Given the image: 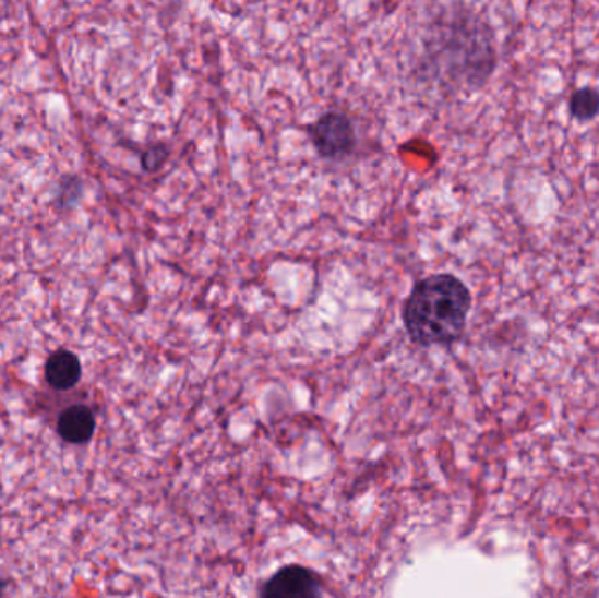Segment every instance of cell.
Instances as JSON below:
<instances>
[{
	"mask_svg": "<svg viewBox=\"0 0 599 598\" xmlns=\"http://www.w3.org/2000/svg\"><path fill=\"white\" fill-rule=\"evenodd\" d=\"M471 291L453 274H433L414 285L405 300L404 325L419 346H448L465 334Z\"/></svg>",
	"mask_w": 599,
	"mask_h": 598,
	"instance_id": "cell-1",
	"label": "cell"
},
{
	"mask_svg": "<svg viewBox=\"0 0 599 598\" xmlns=\"http://www.w3.org/2000/svg\"><path fill=\"white\" fill-rule=\"evenodd\" d=\"M95 416L86 406H72L60 416L58 432L72 444H83L94 435Z\"/></svg>",
	"mask_w": 599,
	"mask_h": 598,
	"instance_id": "cell-4",
	"label": "cell"
},
{
	"mask_svg": "<svg viewBox=\"0 0 599 598\" xmlns=\"http://www.w3.org/2000/svg\"><path fill=\"white\" fill-rule=\"evenodd\" d=\"M309 134L315 152L328 160H343L355 150V127L343 112H326L311 125Z\"/></svg>",
	"mask_w": 599,
	"mask_h": 598,
	"instance_id": "cell-2",
	"label": "cell"
},
{
	"mask_svg": "<svg viewBox=\"0 0 599 598\" xmlns=\"http://www.w3.org/2000/svg\"><path fill=\"white\" fill-rule=\"evenodd\" d=\"M46 380L55 390H69L81 380V363L76 355L60 349L46 363Z\"/></svg>",
	"mask_w": 599,
	"mask_h": 598,
	"instance_id": "cell-5",
	"label": "cell"
},
{
	"mask_svg": "<svg viewBox=\"0 0 599 598\" xmlns=\"http://www.w3.org/2000/svg\"><path fill=\"white\" fill-rule=\"evenodd\" d=\"M167 150L161 146L153 147V150H149V152L144 155L143 158V166L146 167L147 170H155L158 169V167L161 166V162L167 158Z\"/></svg>",
	"mask_w": 599,
	"mask_h": 598,
	"instance_id": "cell-7",
	"label": "cell"
},
{
	"mask_svg": "<svg viewBox=\"0 0 599 598\" xmlns=\"http://www.w3.org/2000/svg\"><path fill=\"white\" fill-rule=\"evenodd\" d=\"M568 111L572 118L586 123L599 117V89L584 86L573 92L568 100Z\"/></svg>",
	"mask_w": 599,
	"mask_h": 598,
	"instance_id": "cell-6",
	"label": "cell"
},
{
	"mask_svg": "<svg viewBox=\"0 0 599 598\" xmlns=\"http://www.w3.org/2000/svg\"><path fill=\"white\" fill-rule=\"evenodd\" d=\"M260 598H323L320 577L302 565H288L266 581Z\"/></svg>",
	"mask_w": 599,
	"mask_h": 598,
	"instance_id": "cell-3",
	"label": "cell"
}]
</instances>
